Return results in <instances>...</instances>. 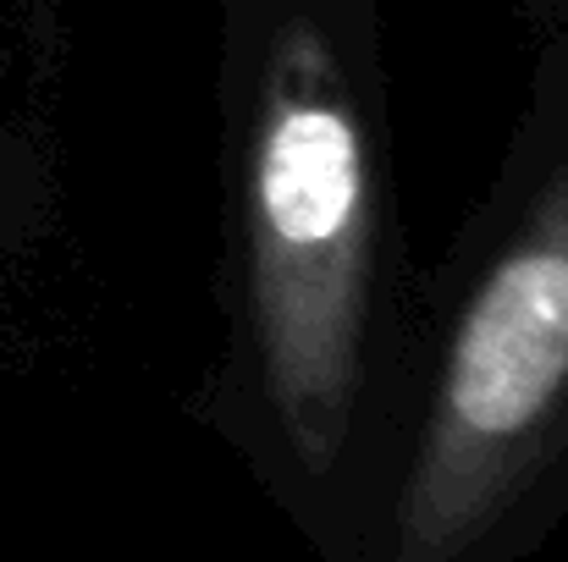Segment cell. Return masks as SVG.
Returning a JSON list of instances; mask_svg holds the SVG:
<instances>
[{
	"label": "cell",
	"instance_id": "6da1fadb",
	"mask_svg": "<svg viewBox=\"0 0 568 562\" xmlns=\"http://www.w3.org/2000/svg\"><path fill=\"white\" fill-rule=\"evenodd\" d=\"M376 161L354 89L315 22H287L265 55L243 144V282L265 397L310 469L348 436L371 287Z\"/></svg>",
	"mask_w": 568,
	"mask_h": 562
},
{
	"label": "cell",
	"instance_id": "7a4b0ae2",
	"mask_svg": "<svg viewBox=\"0 0 568 562\" xmlns=\"http://www.w3.org/2000/svg\"><path fill=\"white\" fill-rule=\"evenodd\" d=\"M568 408V161L469 293L403 502V558L469 546Z\"/></svg>",
	"mask_w": 568,
	"mask_h": 562
}]
</instances>
